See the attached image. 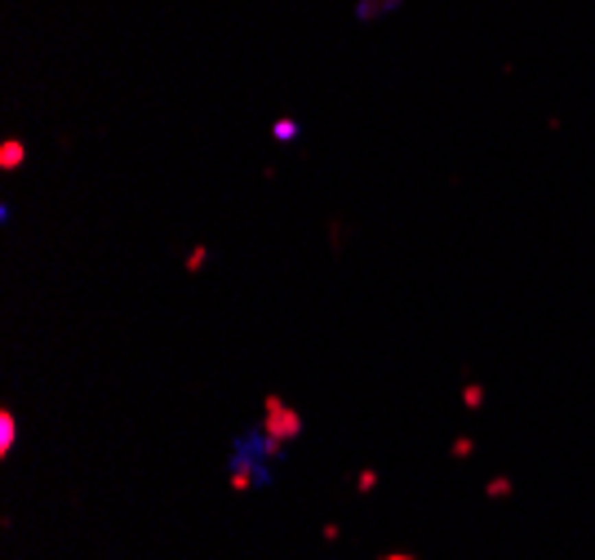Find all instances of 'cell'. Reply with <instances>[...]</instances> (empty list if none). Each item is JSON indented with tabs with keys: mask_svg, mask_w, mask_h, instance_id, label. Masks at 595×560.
I'll list each match as a JSON object with an SVG mask.
<instances>
[{
	"mask_svg": "<svg viewBox=\"0 0 595 560\" xmlns=\"http://www.w3.org/2000/svg\"><path fill=\"white\" fill-rule=\"evenodd\" d=\"M320 534H325V543H338V538H342V529H338V525H325Z\"/></svg>",
	"mask_w": 595,
	"mask_h": 560,
	"instance_id": "obj_9",
	"label": "cell"
},
{
	"mask_svg": "<svg viewBox=\"0 0 595 560\" xmlns=\"http://www.w3.org/2000/svg\"><path fill=\"white\" fill-rule=\"evenodd\" d=\"M262 432H267V453H280L289 440H298L302 414L289 410L285 396H267V401H262Z\"/></svg>",
	"mask_w": 595,
	"mask_h": 560,
	"instance_id": "obj_1",
	"label": "cell"
},
{
	"mask_svg": "<svg viewBox=\"0 0 595 560\" xmlns=\"http://www.w3.org/2000/svg\"><path fill=\"white\" fill-rule=\"evenodd\" d=\"M294 134H298V129L289 125V120H280V125H276V138H294Z\"/></svg>",
	"mask_w": 595,
	"mask_h": 560,
	"instance_id": "obj_10",
	"label": "cell"
},
{
	"mask_svg": "<svg viewBox=\"0 0 595 560\" xmlns=\"http://www.w3.org/2000/svg\"><path fill=\"white\" fill-rule=\"evenodd\" d=\"M471 449H476V445H471V440H467V436H458V440H453V458H467V453H471Z\"/></svg>",
	"mask_w": 595,
	"mask_h": 560,
	"instance_id": "obj_8",
	"label": "cell"
},
{
	"mask_svg": "<svg viewBox=\"0 0 595 560\" xmlns=\"http://www.w3.org/2000/svg\"><path fill=\"white\" fill-rule=\"evenodd\" d=\"M205 258H209V254H205V245H196L191 258H187V271H200V267H205Z\"/></svg>",
	"mask_w": 595,
	"mask_h": 560,
	"instance_id": "obj_7",
	"label": "cell"
},
{
	"mask_svg": "<svg viewBox=\"0 0 595 560\" xmlns=\"http://www.w3.org/2000/svg\"><path fill=\"white\" fill-rule=\"evenodd\" d=\"M511 476H493V480H489V485H485V498L489 502H498V498H511Z\"/></svg>",
	"mask_w": 595,
	"mask_h": 560,
	"instance_id": "obj_4",
	"label": "cell"
},
{
	"mask_svg": "<svg viewBox=\"0 0 595 560\" xmlns=\"http://www.w3.org/2000/svg\"><path fill=\"white\" fill-rule=\"evenodd\" d=\"M23 160H27V147H23L18 138H9L5 147H0V169H18Z\"/></svg>",
	"mask_w": 595,
	"mask_h": 560,
	"instance_id": "obj_2",
	"label": "cell"
},
{
	"mask_svg": "<svg viewBox=\"0 0 595 560\" xmlns=\"http://www.w3.org/2000/svg\"><path fill=\"white\" fill-rule=\"evenodd\" d=\"M462 405H467V410H480V405H485V387L467 383V392H462Z\"/></svg>",
	"mask_w": 595,
	"mask_h": 560,
	"instance_id": "obj_5",
	"label": "cell"
},
{
	"mask_svg": "<svg viewBox=\"0 0 595 560\" xmlns=\"http://www.w3.org/2000/svg\"><path fill=\"white\" fill-rule=\"evenodd\" d=\"M355 489H360V493L377 489V471H373V467H364V471H360V480H355Z\"/></svg>",
	"mask_w": 595,
	"mask_h": 560,
	"instance_id": "obj_6",
	"label": "cell"
},
{
	"mask_svg": "<svg viewBox=\"0 0 595 560\" xmlns=\"http://www.w3.org/2000/svg\"><path fill=\"white\" fill-rule=\"evenodd\" d=\"M377 560H418V556H409V552H386V556H377Z\"/></svg>",
	"mask_w": 595,
	"mask_h": 560,
	"instance_id": "obj_11",
	"label": "cell"
},
{
	"mask_svg": "<svg viewBox=\"0 0 595 560\" xmlns=\"http://www.w3.org/2000/svg\"><path fill=\"white\" fill-rule=\"evenodd\" d=\"M14 436H18V423L9 410H0V453L9 458V449H14Z\"/></svg>",
	"mask_w": 595,
	"mask_h": 560,
	"instance_id": "obj_3",
	"label": "cell"
}]
</instances>
